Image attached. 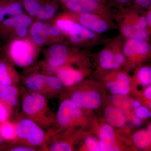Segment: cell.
<instances>
[{
  "mask_svg": "<svg viewBox=\"0 0 151 151\" xmlns=\"http://www.w3.org/2000/svg\"><path fill=\"white\" fill-rule=\"evenodd\" d=\"M115 21L120 34L125 39L148 41L146 10L133 4L117 9Z\"/></svg>",
  "mask_w": 151,
  "mask_h": 151,
  "instance_id": "1",
  "label": "cell"
},
{
  "mask_svg": "<svg viewBox=\"0 0 151 151\" xmlns=\"http://www.w3.org/2000/svg\"><path fill=\"white\" fill-rule=\"evenodd\" d=\"M23 89L21 106L23 117L32 120L44 129H50L55 115L50 108L47 98L40 93Z\"/></svg>",
  "mask_w": 151,
  "mask_h": 151,
  "instance_id": "2",
  "label": "cell"
},
{
  "mask_svg": "<svg viewBox=\"0 0 151 151\" xmlns=\"http://www.w3.org/2000/svg\"><path fill=\"white\" fill-rule=\"evenodd\" d=\"M15 129L16 140L14 143L43 150L49 137L48 131L46 132L32 120L24 117L15 123Z\"/></svg>",
  "mask_w": 151,
  "mask_h": 151,
  "instance_id": "3",
  "label": "cell"
},
{
  "mask_svg": "<svg viewBox=\"0 0 151 151\" xmlns=\"http://www.w3.org/2000/svg\"><path fill=\"white\" fill-rule=\"evenodd\" d=\"M83 119L82 110L69 99L64 97L60 102L55 115L53 125L56 124L57 128L49 130L52 133H56L63 130L74 129L81 125Z\"/></svg>",
  "mask_w": 151,
  "mask_h": 151,
  "instance_id": "4",
  "label": "cell"
},
{
  "mask_svg": "<svg viewBox=\"0 0 151 151\" xmlns=\"http://www.w3.org/2000/svg\"><path fill=\"white\" fill-rule=\"evenodd\" d=\"M123 50L128 69L137 67L151 57V45L147 41L124 38Z\"/></svg>",
  "mask_w": 151,
  "mask_h": 151,
  "instance_id": "5",
  "label": "cell"
},
{
  "mask_svg": "<svg viewBox=\"0 0 151 151\" xmlns=\"http://www.w3.org/2000/svg\"><path fill=\"white\" fill-rule=\"evenodd\" d=\"M65 98L71 100L81 110H96L100 108L103 103V97L99 91L85 89L79 84L70 88Z\"/></svg>",
  "mask_w": 151,
  "mask_h": 151,
  "instance_id": "6",
  "label": "cell"
},
{
  "mask_svg": "<svg viewBox=\"0 0 151 151\" xmlns=\"http://www.w3.org/2000/svg\"><path fill=\"white\" fill-rule=\"evenodd\" d=\"M64 6L70 12L95 14L115 21L116 11L95 0H68Z\"/></svg>",
  "mask_w": 151,
  "mask_h": 151,
  "instance_id": "7",
  "label": "cell"
},
{
  "mask_svg": "<svg viewBox=\"0 0 151 151\" xmlns=\"http://www.w3.org/2000/svg\"><path fill=\"white\" fill-rule=\"evenodd\" d=\"M71 12L70 19L77 23L101 35L111 30L118 29L116 24L112 20L105 17L87 13Z\"/></svg>",
  "mask_w": 151,
  "mask_h": 151,
  "instance_id": "8",
  "label": "cell"
},
{
  "mask_svg": "<svg viewBox=\"0 0 151 151\" xmlns=\"http://www.w3.org/2000/svg\"><path fill=\"white\" fill-rule=\"evenodd\" d=\"M50 58L47 64L49 70L53 71L62 65H66L69 63L81 62L89 59V52L86 50L83 53L73 56L70 54L69 49L65 45L57 44L52 45L49 50Z\"/></svg>",
  "mask_w": 151,
  "mask_h": 151,
  "instance_id": "9",
  "label": "cell"
},
{
  "mask_svg": "<svg viewBox=\"0 0 151 151\" xmlns=\"http://www.w3.org/2000/svg\"><path fill=\"white\" fill-rule=\"evenodd\" d=\"M69 35L71 43L85 49H90L104 44L105 40L99 34L76 22Z\"/></svg>",
  "mask_w": 151,
  "mask_h": 151,
  "instance_id": "10",
  "label": "cell"
},
{
  "mask_svg": "<svg viewBox=\"0 0 151 151\" xmlns=\"http://www.w3.org/2000/svg\"><path fill=\"white\" fill-rule=\"evenodd\" d=\"M105 86L113 95H127L131 89V80L125 71L113 70L105 73Z\"/></svg>",
  "mask_w": 151,
  "mask_h": 151,
  "instance_id": "11",
  "label": "cell"
},
{
  "mask_svg": "<svg viewBox=\"0 0 151 151\" xmlns=\"http://www.w3.org/2000/svg\"><path fill=\"white\" fill-rule=\"evenodd\" d=\"M89 64L81 66L79 69L70 65H62L56 69L57 76L65 87L71 88L82 82L84 77L90 72Z\"/></svg>",
  "mask_w": 151,
  "mask_h": 151,
  "instance_id": "12",
  "label": "cell"
},
{
  "mask_svg": "<svg viewBox=\"0 0 151 151\" xmlns=\"http://www.w3.org/2000/svg\"><path fill=\"white\" fill-rule=\"evenodd\" d=\"M9 53L15 63L21 67L29 66L34 61L32 49L29 44L23 41L13 42L10 45Z\"/></svg>",
  "mask_w": 151,
  "mask_h": 151,
  "instance_id": "13",
  "label": "cell"
},
{
  "mask_svg": "<svg viewBox=\"0 0 151 151\" xmlns=\"http://www.w3.org/2000/svg\"><path fill=\"white\" fill-rule=\"evenodd\" d=\"M124 40L120 34L113 38L105 39L104 43L109 46L114 55L115 64L113 70H121L122 67H127V59L123 50Z\"/></svg>",
  "mask_w": 151,
  "mask_h": 151,
  "instance_id": "14",
  "label": "cell"
},
{
  "mask_svg": "<svg viewBox=\"0 0 151 151\" xmlns=\"http://www.w3.org/2000/svg\"><path fill=\"white\" fill-rule=\"evenodd\" d=\"M98 136L100 151L120 150L116 143L115 132L111 125L102 124L98 131Z\"/></svg>",
  "mask_w": 151,
  "mask_h": 151,
  "instance_id": "15",
  "label": "cell"
},
{
  "mask_svg": "<svg viewBox=\"0 0 151 151\" xmlns=\"http://www.w3.org/2000/svg\"><path fill=\"white\" fill-rule=\"evenodd\" d=\"M104 48L96 54L99 72L104 74L114 69L115 60L113 52L109 46L105 43Z\"/></svg>",
  "mask_w": 151,
  "mask_h": 151,
  "instance_id": "16",
  "label": "cell"
},
{
  "mask_svg": "<svg viewBox=\"0 0 151 151\" xmlns=\"http://www.w3.org/2000/svg\"><path fill=\"white\" fill-rule=\"evenodd\" d=\"M104 117L108 124L116 128L124 127L127 120L125 113L115 106L111 105L105 108Z\"/></svg>",
  "mask_w": 151,
  "mask_h": 151,
  "instance_id": "17",
  "label": "cell"
},
{
  "mask_svg": "<svg viewBox=\"0 0 151 151\" xmlns=\"http://www.w3.org/2000/svg\"><path fill=\"white\" fill-rule=\"evenodd\" d=\"M46 76L37 74L27 77L24 83L25 89L29 92L40 93L46 97Z\"/></svg>",
  "mask_w": 151,
  "mask_h": 151,
  "instance_id": "18",
  "label": "cell"
},
{
  "mask_svg": "<svg viewBox=\"0 0 151 151\" xmlns=\"http://www.w3.org/2000/svg\"><path fill=\"white\" fill-rule=\"evenodd\" d=\"M19 92L17 85L0 84V99L11 108L18 105Z\"/></svg>",
  "mask_w": 151,
  "mask_h": 151,
  "instance_id": "19",
  "label": "cell"
},
{
  "mask_svg": "<svg viewBox=\"0 0 151 151\" xmlns=\"http://www.w3.org/2000/svg\"><path fill=\"white\" fill-rule=\"evenodd\" d=\"M22 11V5L18 1L0 0V19H4L7 15L16 16Z\"/></svg>",
  "mask_w": 151,
  "mask_h": 151,
  "instance_id": "20",
  "label": "cell"
},
{
  "mask_svg": "<svg viewBox=\"0 0 151 151\" xmlns=\"http://www.w3.org/2000/svg\"><path fill=\"white\" fill-rule=\"evenodd\" d=\"M132 140L135 146L140 150L147 148L151 141V126L146 129L139 130L132 136Z\"/></svg>",
  "mask_w": 151,
  "mask_h": 151,
  "instance_id": "21",
  "label": "cell"
},
{
  "mask_svg": "<svg viewBox=\"0 0 151 151\" xmlns=\"http://www.w3.org/2000/svg\"><path fill=\"white\" fill-rule=\"evenodd\" d=\"M30 34L34 42L38 45L44 43L48 35L46 25L40 22H37L33 25Z\"/></svg>",
  "mask_w": 151,
  "mask_h": 151,
  "instance_id": "22",
  "label": "cell"
},
{
  "mask_svg": "<svg viewBox=\"0 0 151 151\" xmlns=\"http://www.w3.org/2000/svg\"><path fill=\"white\" fill-rule=\"evenodd\" d=\"M19 79L13 73L9 65L0 60V84L17 85Z\"/></svg>",
  "mask_w": 151,
  "mask_h": 151,
  "instance_id": "23",
  "label": "cell"
},
{
  "mask_svg": "<svg viewBox=\"0 0 151 151\" xmlns=\"http://www.w3.org/2000/svg\"><path fill=\"white\" fill-rule=\"evenodd\" d=\"M0 135L5 142H15L16 140L15 124L9 120L0 123Z\"/></svg>",
  "mask_w": 151,
  "mask_h": 151,
  "instance_id": "24",
  "label": "cell"
},
{
  "mask_svg": "<svg viewBox=\"0 0 151 151\" xmlns=\"http://www.w3.org/2000/svg\"><path fill=\"white\" fill-rule=\"evenodd\" d=\"M65 87L57 76H46L47 98L56 96L62 91Z\"/></svg>",
  "mask_w": 151,
  "mask_h": 151,
  "instance_id": "25",
  "label": "cell"
},
{
  "mask_svg": "<svg viewBox=\"0 0 151 151\" xmlns=\"http://www.w3.org/2000/svg\"><path fill=\"white\" fill-rule=\"evenodd\" d=\"M3 21V26L6 27H24L27 28L31 24L32 19L28 16L19 15Z\"/></svg>",
  "mask_w": 151,
  "mask_h": 151,
  "instance_id": "26",
  "label": "cell"
},
{
  "mask_svg": "<svg viewBox=\"0 0 151 151\" xmlns=\"http://www.w3.org/2000/svg\"><path fill=\"white\" fill-rule=\"evenodd\" d=\"M135 78L139 84L147 86L151 84V68L150 66L145 65L139 67L136 72Z\"/></svg>",
  "mask_w": 151,
  "mask_h": 151,
  "instance_id": "27",
  "label": "cell"
},
{
  "mask_svg": "<svg viewBox=\"0 0 151 151\" xmlns=\"http://www.w3.org/2000/svg\"><path fill=\"white\" fill-rule=\"evenodd\" d=\"M127 95H113L111 102L113 106L122 110L123 112L128 111L132 107L131 101Z\"/></svg>",
  "mask_w": 151,
  "mask_h": 151,
  "instance_id": "28",
  "label": "cell"
},
{
  "mask_svg": "<svg viewBox=\"0 0 151 151\" xmlns=\"http://www.w3.org/2000/svg\"><path fill=\"white\" fill-rule=\"evenodd\" d=\"M56 11L55 6L51 4H43L40 7L37 16L40 19H48L54 16Z\"/></svg>",
  "mask_w": 151,
  "mask_h": 151,
  "instance_id": "29",
  "label": "cell"
},
{
  "mask_svg": "<svg viewBox=\"0 0 151 151\" xmlns=\"http://www.w3.org/2000/svg\"><path fill=\"white\" fill-rule=\"evenodd\" d=\"M39 149L25 145L17 143H9L8 145H3L0 148V150L10 151H36Z\"/></svg>",
  "mask_w": 151,
  "mask_h": 151,
  "instance_id": "30",
  "label": "cell"
},
{
  "mask_svg": "<svg viewBox=\"0 0 151 151\" xmlns=\"http://www.w3.org/2000/svg\"><path fill=\"white\" fill-rule=\"evenodd\" d=\"M25 8L32 16L37 15L39 10L42 5L40 0H23Z\"/></svg>",
  "mask_w": 151,
  "mask_h": 151,
  "instance_id": "31",
  "label": "cell"
},
{
  "mask_svg": "<svg viewBox=\"0 0 151 151\" xmlns=\"http://www.w3.org/2000/svg\"><path fill=\"white\" fill-rule=\"evenodd\" d=\"M75 23L73 20L67 18L58 20L57 24L61 31L69 35Z\"/></svg>",
  "mask_w": 151,
  "mask_h": 151,
  "instance_id": "32",
  "label": "cell"
},
{
  "mask_svg": "<svg viewBox=\"0 0 151 151\" xmlns=\"http://www.w3.org/2000/svg\"><path fill=\"white\" fill-rule=\"evenodd\" d=\"M12 109L10 106L0 99V123L9 120L12 115Z\"/></svg>",
  "mask_w": 151,
  "mask_h": 151,
  "instance_id": "33",
  "label": "cell"
},
{
  "mask_svg": "<svg viewBox=\"0 0 151 151\" xmlns=\"http://www.w3.org/2000/svg\"><path fill=\"white\" fill-rule=\"evenodd\" d=\"M84 144L87 150L100 151L99 141L93 136H88L84 139Z\"/></svg>",
  "mask_w": 151,
  "mask_h": 151,
  "instance_id": "34",
  "label": "cell"
},
{
  "mask_svg": "<svg viewBox=\"0 0 151 151\" xmlns=\"http://www.w3.org/2000/svg\"><path fill=\"white\" fill-rule=\"evenodd\" d=\"M134 115L135 117L144 120L150 117L151 113L149 108L146 106H139L135 111Z\"/></svg>",
  "mask_w": 151,
  "mask_h": 151,
  "instance_id": "35",
  "label": "cell"
},
{
  "mask_svg": "<svg viewBox=\"0 0 151 151\" xmlns=\"http://www.w3.org/2000/svg\"><path fill=\"white\" fill-rule=\"evenodd\" d=\"M108 6L118 9L129 4L131 0H107Z\"/></svg>",
  "mask_w": 151,
  "mask_h": 151,
  "instance_id": "36",
  "label": "cell"
},
{
  "mask_svg": "<svg viewBox=\"0 0 151 151\" xmlns=\"http://www.w3.org/2000/svg\"><path fill=\"white\" fill-rule=\"evenodd\" d=\"M131 2L146 10L151 6V0H131Z\"/></svg>",
  "mask_w": 151,
  "mask_h": 151,
  "instance_id": "37",
  "label": "cell"
},
{
  "mask_svg": "<svg viewBox=\"0 0 151 151\" xmlns=\"http://www.w3.org/2000/svg\"><path fill=\"white\" fill-rule=\"evenodd\" d=\"M47 32L49 35L58 37L61 35L62 31L57 26L51 25L47 27Z\"/></svg>",
  "mask_w": 151,
  "mask_h": 151,
  "instance_id": "38",
  "label": "cell"
},
{
  "mask_svg": "<svg viewBox=\"0 0 151 151\" xmlns=\"http://www.w3.org/2000/svg\"><path fill=\"white\" fill-rule=\"evenodd\" d=\"M146 21L147 29L149 35L151 34V6L146 9Z\"/></svg>",
  "mask_w": 151,
  "mask_h": 151,
  "instance_id": "39",
  "label": "cell"
},
{
  "mask_svg": "<svg viewBox=\"0 0 151 151\" xmlns=\"http://www.w3.org/2000/svg\"><path fill=\"white\" fill-rule=\"evenodd\" d=\"M15 31L17 35L20 37H25L28 32L27 28L24 27L15 28Z\"/></svg>",
  "mask_w": 151,
  "mask_h": 151,
  "instance_id": "40",
  "label": "cell"
},
{
  "mask_svg": "<svg viewBox=\"0 0 151 151\" xmlns=\"http://www.w3.org/2000/svg\"><path fill=\"white\" fill-rule=\"evenodd\" d=\"M144 96L147 100H151V85L147 86L144 91Z\"/></svg>",
  "mask_w": 151,
  "mask_h": 151,
  "instance_id": "41",
  "label": "cell"
},
{
  "mask_svg": "<svg viewBox=\"0 0 151 151\" xmlns=\"http://www.w3.org/2000/svg\"><path fill=\"white\" fill-rule=\"evenodd\" d=\"M132 122H133V124L136 126V127H139L142 125L143 122L142 120L141 119H138L137 117H134L132 119Z\"/></svg>",
  "mask_w": 151,
  "mask_h": 151,
  "instance_id": "42",
  "label": "cell"
},
{
  "mask_svg": "<svg viewBox=\"0 0 151 151\" xmlns=\"http://www.w3.org/2000/svg\"><path fill=\"white\" fill-rule=\"evenodd\" d=\"M95 1L99 2L102 3V4H104L107 5L108 6V2H107V0H95Z\"/></svg>",
  "mask_w": 151,
  "mask_h": 151,
  "instance_id": "43",
  "label": "cell"
},
{
  "mask_svg": "<svg viewBox=\"0 0 151 151\" xmlns=\"http://www.w3.org/2000/svg\"><path fill=\"white\" fill-rule=\"evenodd\" d=\"M5 141L4 140V139H3V138L0 135V148L2 147V146L4 145V142Z\"/></svg>",
  "mask_w": 151,
  "mask_h": 151,
  "instance_id": "44",
  "label": "cell"
},
{
  "mask_svg": "<svg viewBox=\"0 0 151 151\" xmlns=\"http://www.w3.org/2000/svg\"><path fill=\"white\" fill-rule=\"evenodd\" d=\"M151 102H150V104H149V109H150V110H151Z\"/></svg>",
  "mask_w": 151,
  "mask_h": 151,
  "instance_id": "45",
  "label": "cell"
}]
</instances>
